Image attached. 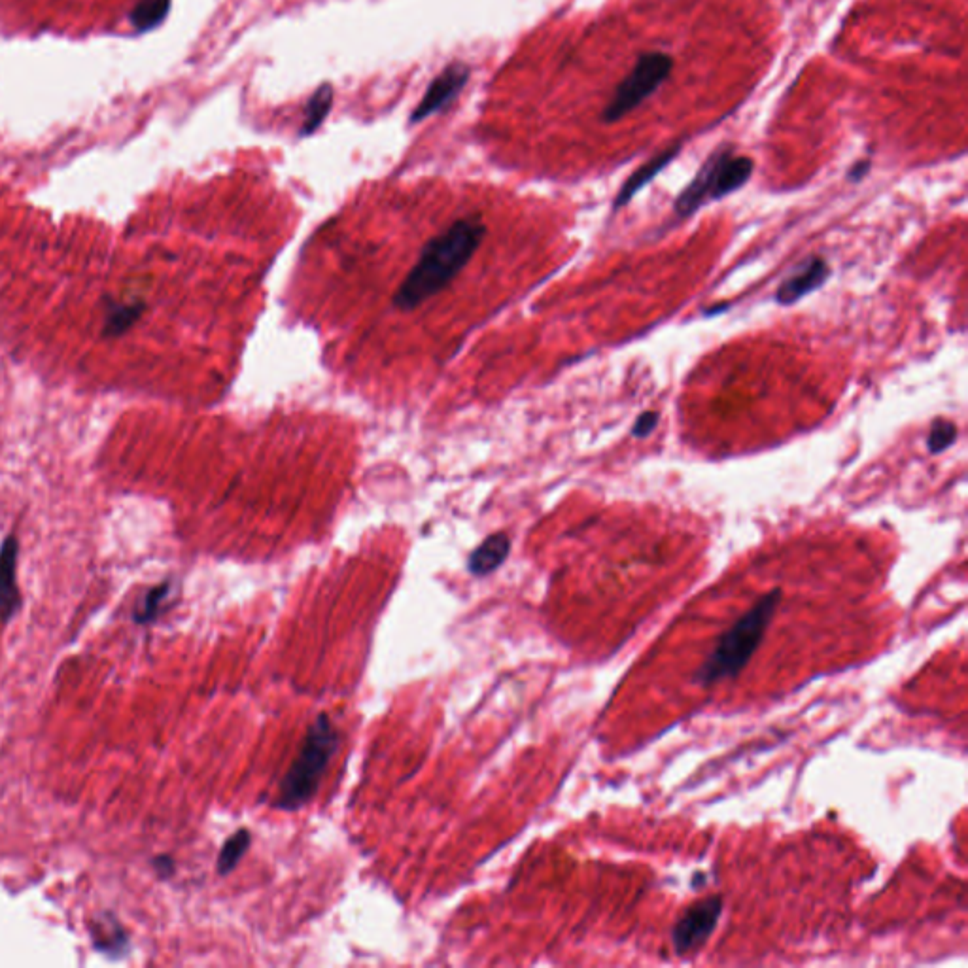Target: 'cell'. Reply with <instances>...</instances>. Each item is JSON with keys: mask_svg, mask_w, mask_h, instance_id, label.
Masks as SVG:
<instances>
[{"mask_svg": "<svg viewBox=\"0 0 968 968\" xmlns=\"http://www.w3.org/2000/svg\"><path fill=\"white\" fill-rule=\"evenodd\" d=\"M955 439H957V426L951 420L938 418V420H934L933 426L929 430L927 449L931 454H940V452L950 449L951 445L955 443Z\"/></svg>", "mask_w": 968, "mask_h": 968, "instance_id": "obj_13", "label": "cell"}, {"mask_svg": "<svg viewBox=\"0 0 968 968\" xmlns=\"http://www.w3.org/2000/svg\"><path fill=\"white\" fill-rule=\"evenodd\" d=\"M781 590L764 594L757 604L732 624L715 643L704 664L694 674V683L713 687L726 679H736L761 647L764 634L778 611Z\"/></svg>", "mask_w": 968, "mask_h": 968, "instance_id": "obj_2", "label": "cell"}, {"mask_svg": "<svg viewBox=\"0 0 968 968\" xmlns=\"http://www.w3.org/2000/svg\"><path fill=\"white\" fill-rule=\"evenodd\" d=\"M723 916V897L715 895L691 904L672 929V944L677 955L698 951L715 933Z\"/></svg>", "mask_w": 968, "mask_h": 968, "instance_id": "obj_6", "label": "cell"}, {"mask_svg": "<svg viewBox=\"0 0 968 968\" xmlns=\"http://www.w3.org/2000/svg\"><path fill=\"white\" fill-rule=\"evenodd\" d=\"M252 844V834L250 830L239 829L235 834H231L227 840H225L224 846H222V851L218 855V874L220 876H227L231 874L237 865L241 863L242 857L246 855L248 847Z\"/></svg>", "mask_w": 968, "mask_h": 968, "instance_id": "obj_12", "label": "cell"}, {"mask_svg": "<svg viewBox=\"0 0 968 968\" xmlns=\"http://www.w3.org/2000/svg\"><path fill=\"white\" fill-rule=\"evenodd\" d=\"M169 588H171L169 583H163V585H159V587L152 588V590H150V592L144 596V600L140 602L139 607H137V611H135V615H133L135 623H152V621L156 619L157 615H159V611H161V604H163V600L169 596Z\"/></svg>", "mask_w": 968, "mask_h": 968, "instance_id": "obj_14", "label": "cell"}, {"mask_svg": "<svg viewBox=\"0 0 968 968\" xmlns=\"http://www.w3.org/2000/svg\"><path fill=\"white\" fill-rule=\"evenodd\" d=\"M142 305L139 303H133V305H121V307H116L114 311H110L108 314V320H106V333L108 335H121L123 331L131 328L137 320H139L140 314H142Z\"/></svg>", "mask_w": 968, "mask_h": 968, "instance_id": "obj_15", "label": "cell"}, {"mask_svg": "<svg viewBox=\"0 0 968 968\" xmlns=\"http://www.w3.org/2000/svg\"><path fill=\"white\" fill-rule=\"evenodd\" d=\"M830 275V267L821 256H810L796 267L791 277L785 278L776 290V301L779 305H793L802 297L821 288Z\"/></svg>", "mask_w": 968, "mask_h": 968, "instance_id": "obj_7", "label": "cell"}, {"mask_svg": "<svg viewBox=\"0 0 968 968\" xmlns=\"http://www.w3.org/2000/svg\"><path fill=\"white\" fill-rule=\"evenodd\" d=\"M753 159L736 156L730 146L719 148L708 157L691 184L677 195L674 212L687 218L709 201H719L734 191L742 190L753 174Z\"/></svg>", "mask_w": 968, "mask_h": 968, "instance_id": "obj_4", "label": "cell"}, {"mask_svg": "<svg viewBox=\"0 0 968 968\" xmlns=\"http://www.w3.org/2000/svg\"><path fill=\"white\" fill-rule=\"evenodd\" d=\"M674 70V59L664 52L643 53L636 61L634 69L617 86L611 101L605 106L602 121L615 123L632 110H636L643 101L655 95L658 87L662 86Z\"/></svg>", "mask_w": 968, "mask_h": 968, "instance_id": "obj_5", "label": "cell"}, {"mask_svg": "<svg viewBox=\"0 0 968 968\" xmlns=\"http://www.w3.org/2000/svg\"><path fill=\"white\" fill-rule=\"evenodd\" d=\"M337 749L339 730L331 723L328 713H320L309 726L297 757L280 781L273 806L282 812H299L311 804Z\"/></svg>", "mask_w": 968, "mask_h": 968, "instance_id": "obj_3", "label": "cell"}, {"mask_svg": "<svg viewBox=\"0 0 968 968\" xmlns=\"http://www.w3.org/2000/svg\"><path fill=\"white\" fill-rule=\"evenodd\" d=\"M658 422H660V415L657 411H645L632 426V435L638 439H645L657 430Z\"/></svg>", "mask_w": 968, "mask_h": 968, "instance_id": "obj_16", "label": "cell"}, {"mask_svg": "<svg viewBox=\"0 0 968 968\" xmlns=\"http://www.w3.org/2000/svg\"><path fill=\"white\" fill-rule=\"evenodd\" d=\"M19 545L14 536L6 537L0 547V619L8 621L19 605L16 566H18Z\"/></svg>", "mask_w": 968, "mask_h": 968, "instance_id": "obj_8", "label": "cell"}, {"mask_svg": "<svg viewBox=\"0 0 968 968\" xmlns=\"http://www.w3.org/2000/svg\"><path fill=\"white\" fill-rule=\"evenodd\" d=\"M868 169H870V163H868V161H865V163L861 161V163H857V165H855V167L849 171L847 176H849L853 182H859V180L865 176Z\"/></svg>", "mask_w": 968, "mask_h": 968, "instance_id": "obj_18", "label": "cell"}, {"mask_svg": "<svg viewBox=\"0 0 968 968\" xmlns=\"http://www.w3.org/2000/svg\"><path fill=\"white\" fill-rule=\"evenodd\" d=\"M484 237L486 227L477 214H466L430 237L418 250L415 265L399 284L392 299L394 307L401 312H413L447 292L477 256Z\"/></svg>", "mask_w": 968, "mask_h": 968, "instance_id": "obj_1", "label": "cell"}, {"mask_svg": "<svg viewBox=\"0 0 968 968\" xmlns=\"http://www.w3.org/2000/svg\"><path fill=\"white\" fill-rule=\"evenodd\" d=\"M154 868H156L157 874H159L161 878H169V876H173L174 861L171 859V857H167V855H163V857H156V859H154Z\"/></svg>", "mask_w": 968, "mask_h": 968, "instance_id": "obj_17", "label": "cell"}, {"mask_svg": "<svg viewBox=\"0 0 968 968\" xmlns=\"http://www.w3.org/2000/svg\"><path fill=\"white\" fill-rule=\"evenodd\" d=\"M679 152H681V142H675L674 146L662 150L657 156L651 157L647 163H643L638 171H634L628 176V180L624 182L623 188L619 190L617 197H615L613 207H626L636 197L638 191L643 190L651 180H655L658 174L662 173L674 161Z\"/></svg>", "mask_w": 968, "mask_h": 968, "instance_id": "obj_9", "label": "cell"}, {"mask_svg": "<svg viewBox=\"0 0 968 968\" xmlns=\"http://www.w3.org/2000/svg\"><path fill=\"white\" fill-rule=\"evenodd\" d=\"M511 551V539L505 534H494V536L484 539L483 543L471 553L467 570L471 571L475 577L490 575L492 571L498 570L503 562L507 560Z\"/></svg>", "mask_w": 968, "mask_h": 968, "instance_id": "obj_10", "label": "cell"}, {"mask_svg": "<svg viewBox=\"0 0 968 968\" xmlns=\"http://www.w3.org/2000/svg\"><path fill=\"white\" fill-rule=\"evenodd\" d=\"M91 934L95 940V948L108 955H123L129 948L127 936L123 933L120 923L110 914H104L103 921L93 923Z\"/></svg>", "mask_w": 968, "mask_h": 968, "instance_id": "obj_11", "label": "cell"}]
</instances>
